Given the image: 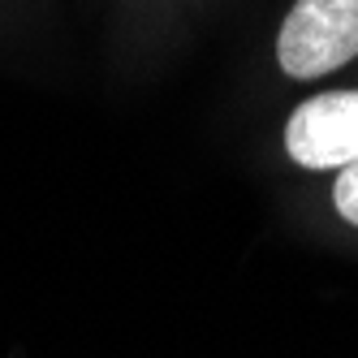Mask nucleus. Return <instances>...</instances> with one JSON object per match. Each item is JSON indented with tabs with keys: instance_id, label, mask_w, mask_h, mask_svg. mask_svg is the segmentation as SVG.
I'll use <instances>...</instances> for the list:
<instances>
[{
	"instance_id": "1",
	"label": "nucleus",
	"mask_w": 358,
	"mask_h": 358,
	"mask_svg": "<svg viewBox=\"0 0 358 358\" xmlns=\"http://www.w3.org/2000/svg\"><path fill=\"white\" fill-rule=\"evenodd\" d=\"M358 57V0H298L280 22L276 61L289 78H320Z\"/></svg>"
},
{
	"instance_id": "2",
	"label": "nucleus",
	"mask_w": 358,
	"mask_h": 358,
	"mask_svg": "<svg viewBox=\"0 0 358 358\" xmlns=\"http://www.w3.org/2000/svg\"><path fill=\"white\" fill-rule=\"evenodd\" d=\"M285 151L302 169H345L358 160V91L311 95L285 121Z\"/></svg>"
},
{
	"instance_id": "3",
	"label": "nucleus",
	"mask_w": 358,
	"mask_h": 358,
	"mask_svg": "<svg viewBox=\"0 0 358 358\" xmlns=\"http://www.w3.org/2000/svg\"><path fill=\"white\" fill-rule=\"evenodd\" d=\"M332 203H337V212H341L350 224H358V160L341 169L337 186H332Z\"/></svg>"
}]
</instances>
